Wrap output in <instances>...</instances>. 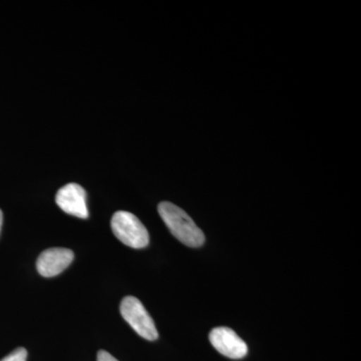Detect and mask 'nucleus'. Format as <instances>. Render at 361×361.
Returning a JSON list of instances; mask_svg holds the SVG:
<instances>
[{
  "label": "nucleus",
  "mask_w": 361,
  "mask_h": 361,
  "mask_svg": "<svg viewBox=\"0 0 361 361\" xmlns=\"http://www.w3.org/2000/svg\"><path fill=\"white\" fill-rule=\"evenodd\" d=\"M159 214L170 232L186 246L200 247L205 242V235L184 210L170 202H161Z\"/></svg>",
  "instance_id": "1"
},
{
  "label": "nucleus",
  "mask_w": 361,
  "mask_h": 361,
  "mask_svg": "<svg viewBox=\"0 0 361 361\" xmlns=\"http://www.w3.org/2000/svg\"><path fill=\"white\" fill-rule=\"evenodd\" d=\"M111 226L116 238L125 245L134 249H142L148 246V230L134 214L118 211L111 218Z\"/></svg>",
  "instance_id": "2"
},
{
  "label": "nucleus",
  "mask_w": 361,
  "mask_h": 361,
  "mask_svg": "<svg viewBox=\"0 0 361 361\" xmlns=\"http://www.w3.org/2000/svg\"><path fill=\"white\" fill-rule=\"evenodd\" d=\"M120 310L123 319L140 336L149 341L158 339L155 322L139 299L134 296L125 297L121 303Z\"/></svg>",
  "instance_id": "3"
},
{
  "label": "nucleus",
  "mask_w": 361,
  "mask_h": 361,
  "mask_svg": "<svg viewBox=\"0 0 361 361\" xmlns=\"http://www.w3.org/2000/svg\"><path fill=\"white\" fill-rule=\"evenodd\" d=\"M213 348L232 360H241L248 353V346L238 334L229 327H216L209 336Z\"/></svg>",
  "instance_id": "4"
},
{
  "label": "nucleus",
  "mask_w": 361,
  "mask_h": 361,
  "mask_svg": "<svg viewBox=\"0 0 361 361\" xmlns=\"http://www.w3.org/2000/svg\"><path fill=\"white\" fill-rule=\"evenodd\" d=\"M56 202L59 208L68 215L80 219L89 217L87 206V193L82 186L75 183H70L59 190Z\"/></svg>",
  "instance_id": "5"
},
{
  "label": "nucleus",
  "mask_w": 361,
  "mask_h": 361,
  "mask_svg": "<svg viewBox=\"0 0 361 361\" xmlns=\"http://www.w3.org/2000/svg\"><path fill=\"white\" fill-rule=\"evenodd\" d=\"M73 258H75V254L70 249H47L37 258V271L44 277L56 276L71 264Z\"/></svg>",
  "instance_id": "6"
},
{
  "label": "nucleus",
  "mask_w": 361,
  "mask_h": 361,
  "mask_svg": "<svg viewBox=\"0 0 361 361\" xmlns=\"http://www.w3.org/2000/svg\"><path fill=\"white\" fill-rule=\"evenodd\" d=\"M26 357H27V351L25 348H20L0 361H26Z\"/></svg>",
  "instance_id": "7"
},
{
  "label": "nucleus",
  "mask_w": 361,
  "mask_h": 361,
  "mask_svg": "<svg viewBox=\"0 0 361 361\" xmlns=\"http://www.w3.org/2000/svg\"><path fill=\"white\" fill-rule=\"evenodd\" d=\"M97 361H118L113 355H110L108 351L99 350L97 353Z\"/></svg>",
  "instance_id": "8"
},
{
  "label": "nucleus",
  "mask_w": 361,
  "mask_h": 361,
  "mask_svg": "<svg viewBox=\"0 0 361 361\" xmlns=\"http://www.w3.org/2000/svg\"><path fill=\"white\" fill-rule=\"evenodd\" d=\"M2 221H4V215H2V211L0 210V231H1Z\"/></svg>",
  "instance_id": "9"
}]
</instances>
